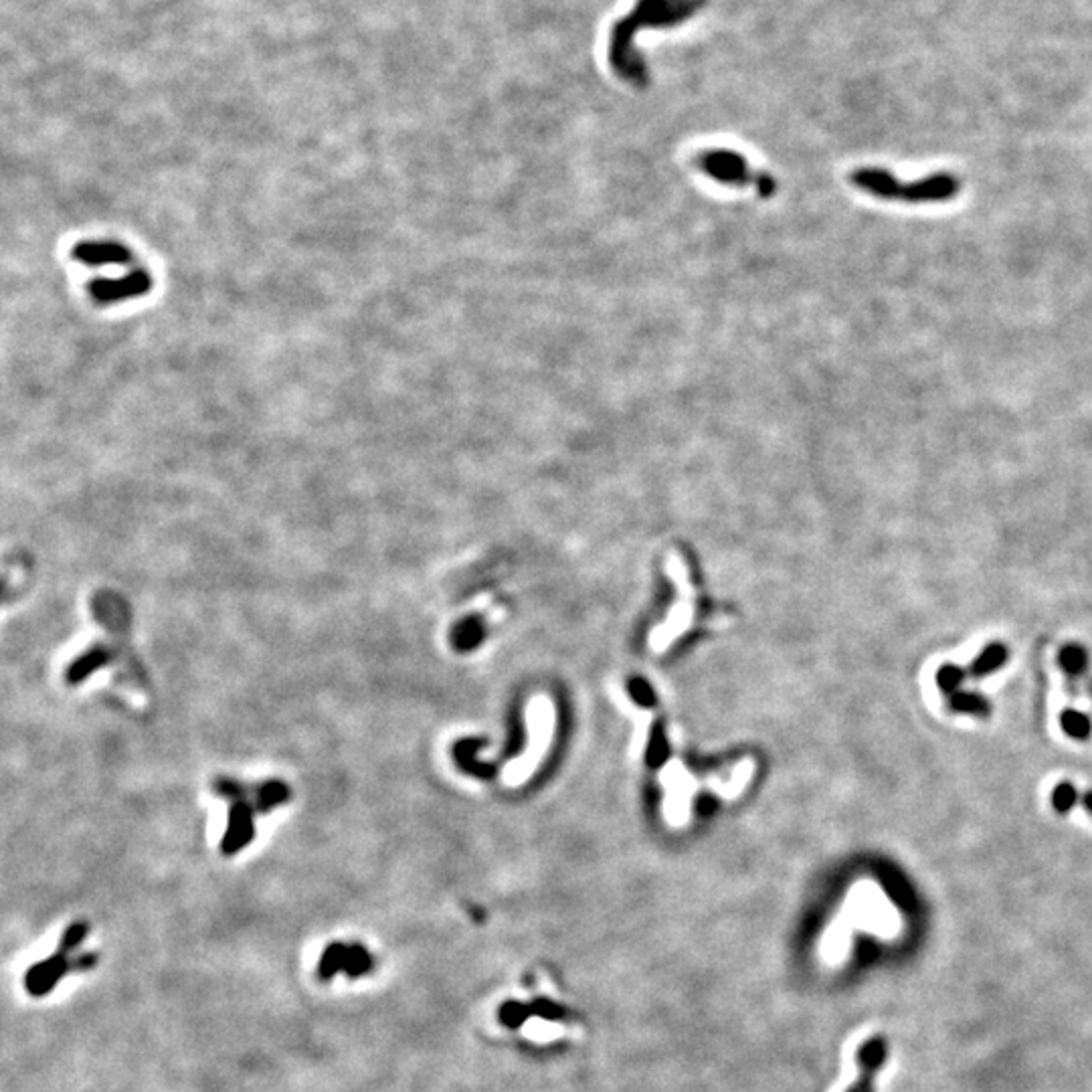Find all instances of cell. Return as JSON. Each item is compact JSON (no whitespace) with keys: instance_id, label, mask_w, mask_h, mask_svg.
I'll use <instances>...</instances> for the list:
<instances>
[{"instance_id":"1","label":"cell","mask_w":1092,"mask_h":1092,"mask_svg":"<svg viewBox=\"0 0 1092 1092\" xmlns=\"http://www.w3.org/2000/svg\"><path fill=\"white\" fill-rule=\"evenodd\" d=\"M705 7L706 0H637L631 12L612 28L610 64L615 75L637 89H646L650 85V67L635 49L639 30L678 27Z\"/></svg>"},{"instance_id":"2","label":"cell","mask_w":1092,"mask_h":1092,"mask_svg":"<svg viewBox=\"0 0 1092 1092\" xmlns=\"http://www.w3.org/2000/svg\"><path fill=\"white\" fill-rule=\"evenodd\" d=\"M854 189L878 200H898L904 205H941L959 197L961 179L951 173H934L931 177L902 182L886 168L862 166L850 173Z\"/></svg>"},{"instance_id":"3","label":"cell","mask_w":1092,"mask_h":1092,"mask_svg":"<svg viewBox=\"0 0 1092 1092\" xmlns=\"http://www.w3.org/2000/svg\"><path fill=\"white\" fill-rule=\"evenodd\" d=\"M694 166L702 175H706L714 182L730 189H746L753 186L761 198H773L779 191V182L769 173L755 170L744 156L728 148H706L700 150L694 159Z\"/></svg>"},{"instance_id":"4","label":"cell","mask_w":1092,"mask_h":1092,"mask_svg":"<svg viewBox=\"0 0 1092 1092\" xmlns=\"http://www.w3.org/2000/svg\"><path fill=\"white\" fill-rule=\"evenodd\" d=\"M528 744L520 759H514L504 769V783L508 787H520L528 777L537 773L546 751L553 744L555 735V706L546 696H537L528 702L526 708Z\"/></svg>"},{"instance_id":"5","label":"cell","mask_w":1092,"mask_h":1092,"mask_svg":"<svg viewBox=\"0 0 1092 1092\" xmlns=\"http://www.w3.org/2000/svg\"><path fill=\"white\" fill-rule=\"evenodd\" d=\"M668 573H669V579H672L676 585L678 599L672 607V612H669L668 619L662 623L660 628H655L650 635V648L658 653L666 651L669 646H672L678 635H682L684 631H688V628L692 626L694 605H696L688 569H686L682 556H672L668 560Z\"/></svg>"},{"instance_id":"6","label":"cell","mask_w":1092,"mask_h":1092,"mask_svg":"<svg viewBox=\"0 0 1092 1092\" xmlns=\"http://www.w3.org/2000/svg\"><path fill=\"white\" fill-rule=\"evenodd\" d=\"M888 1058V1042L884 1036L868 1038L862 1048L857 1050V1081L848 1088V1092H874L876 1076L882 1070Z\"/></svg>"},{"instance_id":"7","label":"cell","mask_w":1092,"mask_h":1092,"mask_svg":"<svg viewBox=\"0 0 1092 1092\" xmlns=\"http://www.w3.org/2000/svg\"><path fill=\"white\" fill-rule=\"evenodd\" d=\"M148 290H150V277H148V273L140 272V270H136L128 275H122V277L96 279V282H91L93 298L102 304H112V302L136 298V295H142Z\"/></svg>"},{"instance_id":"8","label":"cell","mask_w":1092,"mask_h":1092,"mask_svg":"<svg viewBox=\"0 0 1092 1092\" xmlns=\"http://www.w3.org/2000/svg\"><path fill=\"white\" fill-rule=\"evenodd\" d=\"M67 973H71V961L57 951L49 959H43L30 967L25 975V989L33 997H43L51 993Z\"/></svg>"},{"instance_id":"9","label":"cell","mask_w":1092,"mask_h":1092,"mask_svg":"<svg viewBox=\"0 0 1092 1092\" xmlns=\"http://www.w3.org/2000/svg\"><path fill=\"white\" fill-rule=\"evenodd\" d=\"M73 255L87 265H98V268L100 265H120L130 259L128 249L118 243H82L75 247Z\"/></svg>"},{"instance_id":"10","label":"cell","mask_w":1092,"mask_h":1092,"mask_svg":"<svg viewBox=\"0 0 1092 1092\" xmlns=\"http://www.w3.org/2000/svg\"><path fill=\"white\" fill-rule=\"evenodd\" d=\"M1006 660H1007V648L1002 644H991L989 648L981 651L979 658L970 668L965 669V674L970 678H983L991 674L993 669L1004 666Z\"/></svg>"},{"instance_id":"11","label":"cell","mask_w":1092,"mask_h":1092,"mask_svg":"<svg viewBox=\"0 0 1092 1092\" xmlns=\"http://www.w3.org/2000/svg\"><path fill=\"white\" fill-rule=\"evenodd\" d=\"M347 959V945L345 943H330L320 957L318 963V977L320 981H332L342 970H345Z\"/></svg>"},{"instance_id":"12","label":"cell","mask_w":1092,"mask_h":1092,"mask_svg":"<svg viewBox=\"0 0 1092 1092\" xmlns=\"http://www.w3.org/2000/svg\"><path fill=\"white\" fill-rule=\"evenodd\" d=\"M374 967V959L361 943L347 945V959H345V971L350 979H358L367 975Z\"/></svg>"},{"instance_id":"13","label":"cell","mask_w":1092,"mask_h":1092,"mask_svg":"<svg viewBox=\"0 0 1092 1092\" xmlns=\"http://www.w3.org/2000/svg\"><path fill=\"white\" fill-rule=\"evenodd\" d=\"M949 706L955 712H967L975 716L989 714V702L971 692H953L949 698Z\"/></svg>"},{"instance_id":"14","label":"cell","mask_w":1092,"mask_h":1092,"mask_svg":"<svg viewBox=\"0 0 1092 1092\" xmlns=\"http://www.w3.org/2000/svg\"><path fill=\"white\" fill-rule=\"evenodd\" d=\"M1060 725H1063V730L1066 732V735L1076 739V741H1086L1090 737L1092 726H1090L1088 716L1083 712L1064 710L1063 716H1060Z\"/></svg>"},{"instance_id":"15","label":"cell","mask_w":1092,"mask_h":1092,"mask_svg":"<svg viewBox=\"0 0 1092 1092\" xmlns=\"http://www.w3.org/2000/svg\"><path fill=\"white\" fill-rule=\"evenodd\" d=\"M1058 664L1066 674H1081L1083 669L1086 668V651L1081 646L1070 644V646L1063 648V651H1060Z\"/></svg>"},{"instance_id":"16","label":"cell","mask_w":1092,"mask_h":1092,"mask_svg":"<svg viewBox=\"0 0 1092 1092\" xmlns=\"http://www.w3.org/2000/svg\"><path fill=\"white\" fill-rule=\"evenodd\" d=\"M1079 789H1076L1070 781H1063L1058 783L1052 791V807L1058 811V814H1068V811L1079 803Z\"/></svg>"},{"instance_id":"17","label":"cell","mask_w":1092,"mask_h":1092,"mask_svg":"<svg viewBox=\"0 0 1092 1092\" xmlns=\"http://www.w3.org/2000/svg\"><path fill=\"white\" fill-rule=\"evenodd\" d=\"M87 932H89V925L85 923V920H77V923H73V925H69V927L66 929L64 937H61V941H59V949H57V951H59V953H64V955H69L73 949H77V947H80V945L85 941Z\"/></svg>"},{"instance_id":"18","label":"cell","mask_w":1092,"mask_h":1092,"mask_svg":"<svg viewBox=\"0 0 1092 1092\" xmlns=\"http://www.w3.org/2000/svg\"><path fill=\"white\" fill-rule=\"evenodd\" d=\"M965 678H967L965 669H963V668H957V666H951V664H945L943 668H939V672H937L939 688H941L943 692H947V694L957 692V688H959L961 682H963Z\"/></svg>"},{"instance_id":"19","label":"cell","mask_w":1092,"mask_h":1092,"mask_svg":"<svg viewBox=\"0 0 1092 1092\" xmlns=\"http://www.w3.org/2000/svg\"><path fill=\"white\" fill-rule=\"evenodd\" d=\"M98 959H100V957H98L96 953H85V955H82V957L73 959V961H71V973H73V971H87V970H91V967L98 965Z\"/></svg>"},{"instance_id":"20","label":"cell","mask_w":1092,"mask_h":1092,"mask_svg":"<svg viewBox=\"0 0 1092 1092\" xmlns=\"http://www.w3.org/2000/svg\"><path fill=\"white\" fill-rule=\"evenodd\" d=\"M1079 803L1092 816V791H1084L1079 795Z\"/></svg>"}]
</instances>
